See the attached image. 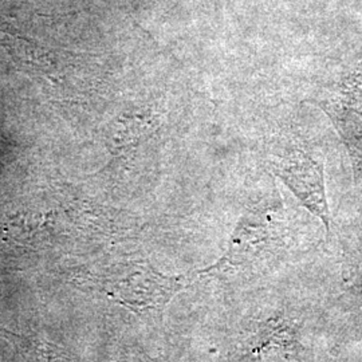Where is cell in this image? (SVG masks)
Returning a JSON list of instances; mask_svg holds the SVG:
<instances>
[{"label":"cell","instance_id":"cell-1","mask_svg":"<svg viewBox=\"0 0 362 362\" xmlns=\"http://www.w3.org/2000/svg\"><path fill=\"white\" fill-rule=\"evenodd\" d=\"M270 165L275 176L330 233L332 218L325 188L324 164L305 145H294L274 156Z\"/></svg>","mask_w":362,"mask_h":362},{"label":"cell","instance_id":"cell-2","mask_svg":"<svg viewBox=\"0 0 362 362\" xmlns=\"http://www.w3.org/2000/svg\"><path fill=\"white\" fill-rule=\"evenodd\" d=\"M281 212L274 207L255 208L239 220L228 250L216 264L208 269L226 270L260 259L281 246L282 223Z\"/></svg>","mask_w":362,"mask_h":362},{"label":"cell","instance_id":"cell-3","mask_svg":"<svg viewBox=\"0 0 362 362\" xmlns=\"http://www.w3.org/2000/svg\"><path fill=\"white\" fill-rule=\"evenodd\" d=\"M330 117L353 155H362V91L357 85L317 103Z\"/></svg>","mask_w":362,"mask_h":362}]
</instances>
